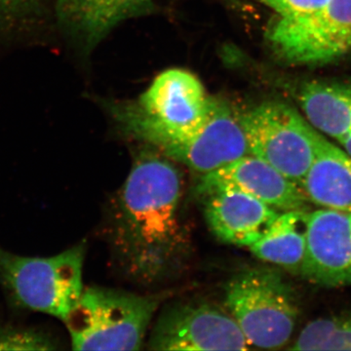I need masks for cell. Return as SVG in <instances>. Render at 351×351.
<instances>
[{
  "label": "cell",
  "instance_id": "obj_9",
  "mask_svg": "<svg viewBox=\"0 0 351 351\" xmlns=\"http://www.w3.org/2000/svg\"><path fill=\"white\" fill-rule=\"evenodd\" d=\"M53 27L86 58L124 21L151 14L154 0H50Z\"/></svg>",
  "mask_w": 351,
  "mask_h": 351
},
{
  "label": "cell",
  "instance_id": "obj_19",
  "mask_svg": "<svg viewBox=\"0 0 351 351\" xmlns=\"http://www.w3.org/2000/svg\"><path fill=\"white\" fill-rule=\"evenodd\" d=\"M279 17L302 18L318 12L328 0H261Z\"/></svg>",
  "mask_w": 351,
  "mask_h": 351
},
{
  "label": "cell",
  "instance_id": "obj_13",
  "mask_svg": "<svg viewBox=\"0 0 351 351\" xmlns=\"http://www.w3.org/2000/svg\"><path fill=\"white\" fill-rule=\"evenodd\" d=\"M301 188L309 202L351 213V157L320 132L315 156Z\"/></svg>",
  "mask_w": 351,
  "mask_h": 351
},
{
  "label": "cell",
  "instance_id": "obj_17",
  "mask_svg": "<svg viewBox=\"0 0 351 351\" xmlns=\"http://www.w3.org/2000/svg\"><path fill=\"white\" fill-rule=\"evenodd\" d=\"M291 350H351V309L307 323Z\"/></svg>",
  "mask_w": 351,
  "mask_h": 351
},
{
  "label": "cell",
  "instance_id": "obj_3",
  "mask_svg": "<svg viewBox=\"0 0 351 351\" xmlns=\"http://www.w3.org/2000/svg\"><path fill=\"white\" fill-rule=\"evenodd\" d=\"M86 243L49 257H27L0 246V286L17 308L64 321L82 297Z\"/></svg>",
  "mask_w": 351,
  "mask_h": 351
},
{
  "label": "cell",
  "instance_id": "obj_1",
  "mask_svg": "<svg viewBox=\"0 0 351 351\" xmlns=\"http://www.w3.org/2000/svg\"><path fill=\"white\" fill-rule=\"evenodd\" d=\"M182 180L171 159L143 152L117 193L110 239L117 262L134 281L158 282L188 258L191 233L182 215Z\"/></svg>",
  "mask_w": 351,
  "mask_h": 351
},
{
  "label": "cell",
  "instance_id": "obj_4",
  "mask_svg": "<svg viewBox=\"0 0 351 351\" xmlns=\"http://www.w3.org/2000/svg\"><path fill=\"white\" fill-rule=\"evenodd\" d=\"M226 311L251 348L278 350L287 345L300 316L294 288L272 267L241 270L226 284Z\"/></svg>",
  "mask_w": 351,
  "mask_h": 351
},
{
  "label": "cell",
  "instance_id": "obj_6",
  "mask_svg": "<svg viewBox=\"0 0 351 351\" xmlns=\"http://www.w3.org/2000/svg\"><path fill=\"white\" fill-rule=\"evenodd\" d=\"M249 154L301 186L315 156L319 132L290 106L265 101L239 115Z\"/></svg>",
  "mask_w": 351,
  "mask_h": 351
},
{
  "label": "cell",
  "instance_id": "obj_11",
  "mask_svg": "<svg viewBox=\"0 0 351 351\" xmlns=\"http://www.w3.org/2000/svg\"><path fill=\"white\" fill-rule=\"evenodd\" d=\"M221 189L242 191L281 212L308 211L311 203L299 184L252 154L201 176L196 186L198 195Z\"/></svg>",
  "mask_w": 351,
  "mask_h": 351
},
{
  "label": "cell",
  "instance_id": "obj_16",
  "mask_svg": "<svg viewBox=\"0 0 351 351\" xmlns=\"http://www.w3.org/2000/svg\"><path fill=\"white\" fill-rule=\"evenodd\" d=\"M52 25L50 0H0V44L38 36Z\"/></svg>",
  "mask_w": 351,
  "mask_h": 351
},
{
  "label": "cell",
  "instance_id": "obj_10",
  "mask_svg": "<svg viewBox=\"0 0 351 351\" xmlns=\"http://www.w3.org/2000/svg\"><path fill=\"white\" fill-rule=\"evenodd\" d=\"M302 278L326 288L351 286V213L307 212L306 252Z\"/></svg>",
  "mask_w": 351,
  "mask_h": 351
},
{
  "label": "cell",
  "instance_id": "obj_14",
  "mask_svg": "<svg viewBox=\"0 0 351 351\" xmlns=\"http://www.w3.org/2000/svg\"><path fill=\"white\" fill-rule=\"evenodd\" d=\"M299 103L315 130L337 141L351 130V83H306Z\"/></svg>",
  "mask_w": 351,
  "mask_h": 351
},
{
  "label": "cell",
  "instance_id": "obj_15",
  "mask_svg": "<svg viewBox=\"0 0 351 351\" xmlns=\"http://www.w3.org/2000/svg\"><path fill=\"white\" fill-rule=\"evenodd\" d=\"M307 211L281 212L250 251L263 262L301 274L306 252Z\"/></svg>",
  "mask_w": 351,
  "mask_h": 351
},
{
  "label": "cell",
  "instance_id": "obj_5",
  "mask_svg": "<svg viewBox=\"0 0 351 351\" xmlns=\"http://www.w3.org/2000/svg\"><path fill=\"white\" fill-rule=\"evenodd\" d=\"M158 306L156 298L93 286L63 322L73 350H140Z\"/></svg>",
  "mask_w": 351,
  "mask_h": 351
},
{
  "label": "cell",
  "instance_id": "obj_8",
  "mask_svg": "<svg viewBox=\"0 0 351 351\" xmlns=\"http://www.w3.org/2000/svg\"><path fill=\"white\" fill-rule=\"evenodd\" d=\"M243 332L228 311L214 304H176L164 311L151 332L152 350H248Z\"/></svg>",
  "mask_w": 351,
  "mask_h": 351
},
{
  "label": "cell",
  "instance_id": "obj_20",
  "mask_svg": "<svg viewBox=\"0 0 351 351\" xmlns=\"http://www.w3.org/2000/svg\"><path fill=\"white\" fill-rule=\"evenodd\" d=\"M338 142L343 147V151L351 157V130L343 137L339 138Z\"/></svg>",
  "mask_w": 351,
  "mask_h": 351
},
{
  "label": "cell",
  "instance_id": "obj_2",
  "mask_svg": "<svg viewBox=\"0 0 351 351\" xmlns=\"http://www.w3.org/2000/svg\"><path fill=\"white\" fill-rule=\"evenodd\" d=\"M218 103L195 75L171 69L157 75L135 103H108L106 108L122 130L156 149L200 129Z\"/></svg>",
  "mask_w": 351,
  "mask_h": 351
},
{
  "label": "cell",
  "instance_id": "obj_7",
  "mask_svg": "<svg viewBox=\"0 0 351 351\" xmlns=\"http://www.w3.org/2000/svg\"><path fill=\"white\" fill-rule=\"evenodd\" d=\"M267 39L286 63L323 66L343 59L351 54V0H328L306 17L278 16Z\"/></svg>",
  "mask_w": 351,
  "mask_h": 351
},
{
  "label": "cell",
  "instance_id": "obj_12",
  "mask_svg": "<svg viewBox=\"0 0 351 351\" xmlns=\"http://www.w3.org/2000/svg\"><path fill=\"white\" fill-rule=\"evenodd\" d=\"M210 230L221 241L250 248L262 239L279 213L242 191L215 189L200 195Z\"/></svg>",
  "mask_w": 351,
  "mask_h": 351
},
{
  "label": "cell",
  "instance_id": "obj_18",
  "mask_svg": "<svg viewBox=\"0 0 351 351\" xmlns=\"http://www.w3.org/2000/svg\"><path fill=\"white\" fill-rule=\"evenodd\" d=\"M59 341L38 328L0 325V350H54Z\"/></svg>",
  "mask_w": 351,
  "mask_h": 351
}]
</instances>
